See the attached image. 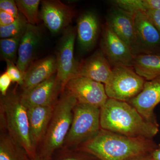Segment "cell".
<instances>
[{
    "label": "cell",
    "mask_w": 160,
    "mask_h": 160,
    "mask_svg": "<svg viewBox=\"0 0 160 160\" xmlns=\"http://www.w3.org/2000/svg\"><path fill=\"white\" fill-rule=\"evenodd\" d=\"M157 146L153 139L129 137L101 129L77 148L100 160H127L149 154Z\"/></svg>",
    "instance_id": "obj_1"
},
{
    "label": "cell",
    "mask_w": 160,
    "mask_h": 160,
    "mask_svg": "<svg viewBox=\"0 0 160 160\" xmlns=\"http://www.w3.org/2000/svg\"><path fill=\"white\" fill-rule=\"evenodd\" d=\"M101 129L125 136L151 139L158 134L159 125L146 121L127 102L108 98L101 108Z\"/></svg>",
    "instance_id": "obj_2"
},
{
    "label": "cell",
    "mask_w": 160,
    "mask_h": 160,
    "mask_svg": "<svg viewBox=\"0 0 160 160\" xmlns=\"http://www.w3.org/2000/svg\"><path fill=\"white\" fill-rule=\"evenodd\" d=\"M1 129L6 130L22 146L29 158L38 154L30 137L27 108L22 102L15 89L8 91L0 99Z\"/></svg>",
    "instance_id": "obj_3"
},
{
    "label": "cell",
    "mask_w": 160,
    "mask_h": 160,
    "mask_svg": "<svg viewBox=\"0 0 160 160\" xmlns=\"http://www.w3.org/2000/svg\"><path fill=\"white\" fill-rule=\"evenodd\" d=\"M77 103L75 98L66 90L60 95L38 152L45 160H50L56 151L62 148L71 127L73 109Z\"/></svg>",
    "instance_id": "obj_4"
},
{
    "label": "cell",
    "mask_w": 160,
    "mask_h": 160,
    "mask_svg": "<svg viewBox=\"0 0 160 160\" xmlns=\"http://www.w3.org/2000/svg\"><path fill=\"white\" fill-rule=\"evenodd\" d=\"M101 109L78 103L73 110L71 127L62 148H77L96 135L101 129Z\"/></svg>",
    "instance_id": "obj_5"
},
{
    "label": "cell",
    "mask_w": 160,
    "mask_h": 160,
    "mask_svg": "<svg viewBox=\"0 0 160 160\" xmlns=\"http://www.w3.org/2000/svg\"><path fill=\"white\" fill-rule=\"evenodd\" d=\"M146 80L131 67H113L110 78L105 85L109 98L129 102L142 90Z\"/></svg>",
    "instance_id": "obj_6"
},
{
    "label": "cell",
    "mask_w": 160,
    "mask_h": 160,
    "mask_svg": "<svg viewBox=\"0 0 160 160\" xmlns=\"http://www.w3.org/2000/svg\"><path fill=\"white\" fill-rule=\"evenodd\" d=\"M76 36V29L74 27H69L65 29L57 52V76L62 92L69 80L78 76L80 62L75 60L74 55Z\"/></svg>",
    "instance_id": "obj_7"
},
{
    "label": "cell",
    "mask_w": 160,
    "mask_h": 160,
    "mask_svg": "<svg viewBox=\"0 0 160 160\" xmlns=\"http://www.w3.org/2000/svg\"><path fill=\"white\" fill-rule=\"evenodd\" d=\"M64 90L74 97L78 103L100 109L109 98L104 84L83 77L78 76L69 80Z\"/></svg>",
    "instance_id": "obj_8"
},
{
    "label": "cell",
    "mask_w": 160,
    "mask_h": 160,
    "mask_svg": "<svg viewBox=\"0 0 160 160\" xmlns=\"http://www.w3.org/2000/svg\"><path fill=\"white\" fill-rule=\"evenodd\" d=\"M62 91L56 73L28 91L22 92L20 98L27 109L38 106H54Z\"/></svg>",
    "instance_id": "obj_9"
},
{
    "label": "cell",
    "mask_w": 160,
    "mask_h": 160,
    "mask_svg": "<svg viewBox=\"0 0 160 160\" xmlns=\"http://www.w3.org/2000/svg\"><path fill=\"white\" fill-rule=\"evenodd\" d=\"M101 51L113 67L132 68L134 54L125 42L106 25L101 42Z\"/></svg>",
    "instance_id": "obj_10"
},
{
    "label": "cell",
    "mask_w": 160,
    "mask_h": 160,
    "mask_svg": "<svg viewBox=\"0 0 160 160\" xmlns=\"http://www.w3.org/2000/svg\"><path fill=\"white\" fill-rule=\"evenodd\" d=\"M41 4L40 16L52 33H58L69 27L75 15L71 7L58 0H44Z\"/></svg>",
    "instance_id": "obj_11"
},
{
    "label": "cell",
    "mask_w": 160,
    "mask_h": 160,
    "mask_svg": "<svg viewBox=\"0 0 160 160\" xmlns=\"http://www.w3.org/2000/svg\"><path fill=\"white\" fill-rule=\"evenodd\" d=\"M135 14L114 6L111 9L106 25L125 42L134 55L139 53L134 22Z\"/></svg>",
    "instance_id": "obj_12"
},
{
    "label": "cell",
    "mask_w": 160,
    "mask_h": 160,
    "mask_svg": "<svg viewBox=\"0 0 160 160\" xmlns=\"http://www.w3.org/2000/svg\"><path fill=\"white\" fill-rule=\"evenodd\" d=\"M128 102L146 121L159 125L154 110L160 103V77L146 81L142 90Z\"/></svg>",
    "instance_id": "obj_13"
},
{
    "label": "cell",
    "mask_w": 160,
    "mask_h": 160,
    "mask_svg": "<svg viewBox=\"0 0 160 160\" xmlns=\"http://www.w3.org/2000/svg\"><path fill=\"white\" fill-rule=\"evenodd\" d=\"M134 22L139 53L160 52V32L146 12L135 14Z\"/></svg>",
    "instance_id": "obj_14"
},
{
    "label": "cell",
    "mask_w": 160,
    "mask_h": 160,
    "mask_svg": "<svg viewBox=\"0 0 160 160\" xmlns=\"http://www.w3.org/2000/svg\"><path fill=\"white\" fill-rule=\"evenodd\" d=\"M112 69L102 52L97 51L80 62L78 76L86 78L105 85L111 77Z\"/></svg>",
    "instance_id": "obj_15"
},
{
    "label": "cell",
    "mask_w": 160,
    "mask_h": 160,
    "mask_svg": "<svg viewBox=\"0 0 160 160\" xmlns=\"http://www.w3.org/2000/svg\"><path fill=\"white\" fill-rule=\"evenodd\" d=\"M57 71L56 58L53 56L32 62L24 76L22 92L28 91L52 76Z\"/></svg>",
    "instance_id": "obj_16"
},
{
    "label": "cell",
    "mask_w": 160,
    "mask_h": 160,
    "mask_svg": "<svg viewBox=\"0 0 160 160\" xmlns=\"http://www.w3.org/2000/svg\"><path fill=\"white\" fill-rule=\"evenodd\" d=\"M54 106H38L27 109L30 137L37 151L38 146L42 141L48 129Z\"/></svg>",
    "instance_id": "obj_17"
},
{
    "label": "cell",
    "mask_w": 160,
    "mask_h": 160,
    "mask_svg": "<svg viewBox=\"0 0 160 160\" xmlns=\"http://www.w3.org/2000/svg\"><path fill=\"white\" fill-rule=\"evenodd\" d=\"M38 26L28 24L26 32L20 41L16 65L24 76L33 62L35 52L41 38Z\"/></svg>",
    "instance_id": "obj_18"
},
{
    "label": "cell",
    "mask_w": 160,
    "mask_h": 160,
    "mask_svg": "<svg viewBox=\"0 0 160 160\" xmlns=\"http://www.w3.org/2000/svg\"><path fill=\"white\" fill-rule=\"evenodd\" d=\"M100 26L94 12H87L78 20L76 32L80 46L84 50H91L95 45L99 33Z\"/></svg>",
    "instance_id": "obj_19"
},
{
    "label": "cell",
    "mask_w": 160,
    "mask_h": 160,
    "mask_svg": "<svg viewBox=\"0 0 160 160\" xmlns=\"http://www.w3.org/2000/svg\"><path fill=\"white\" fill-rule=\"evenodd\" d=\"M132 68L146 81L160 77V52L135 55Z\"/></svg>",
    "instance_id": "obj_20"
},
{
    "label": "cell",
    "mask_w": 160,
    "mask_h": 160,
    "mask_svg": "<svg viewBox=\"0 0 160 160\" xmlns=\"http://www.w3.org/2000/svg\"><path fill=\"white\" fill-rule=\"evenodd\" d=\"M26 151L8 132L1 129L0 160H30Z\"/></svg>",
    "instance_id": "obj_21"
},
{
    "label": "cell",
    "mask_w": 160,
    "mask_h": 160,
    "mask_svg": "<svg viewBox=\"0 0 160 160\" xmlns=\"http://www.w3.org/2000/svg\"><path fill=\"white\" fill-rule=\"evenodd\" d=\"M17 6L20 13L26 18L29 24L37 26L39 19L38 8L40 0H16Z\"/></svg>",
    "instance_id": "obj_22"
},
{
    "label": "cell",
    "mask_w": 160,
    "mask_h": 160,
    "mask_svg": "<svg viewBox=\"0 0 160 160\" xmlns=\"http://www.w3.org/2000/svg\"><path fill=\"white\" fill-rule=\"evenodd\" d=\"M28 23L26 18L22 14L13 23L4 26H0L1 39L12 38H22L26 32Z\"/></svg>",
    "instance_id": "obj_23"
},
{
    "label": "cell",
    "mask_w": 160,
    "mask_h": 160,
    "mask_svg": "<svg viewBox=\"0 0 160 160\" xmlns=\"http://www.w3.org/2000/svg\"><path fill=\"white\" fill-rule=\"evenodd\" d=\"M21 38L17 37L1 39L0 40V49L2 59L5 62L10 61L16 65Z\"/></svg>",
    "instance_id": "obj_24"
},
{
    "label": "cell",
    "mask_w": 160,
    "mask_h": 160,
    "mask_svg": "<svg viewBox=\"0 0 160 160\" xmlns=\"http://www.w3.org/2000/svg\"><path fill=\"white\" fill-rule=\"evenodd\" d=\"M97 158L78 148H62L52 154L49 160H93Z\"/></svg>",
    "instance_id": "obj_25"
},
{
    "label": "cell",
    "mask_w": 160,
    "mask_h": 160,
    "mask_svg": "<svg viewBox=\"0 0 160 160\" xmlns=\"http://www.w3.org/2000/svg\"><path fill=\"white\" fill-rule=\"evenodd\" d=\"M111 2L114 6L129 13L135 14L138 12H146L142 0H115Z\"/></svg>",
    "instance_id": "obj_26"
},
{
    "label": "cell",
    "mask_w": 160,
    "mask_h": 160,
    "mask_svg": "<svg viewBox=\"0 0 160 160\" xmlns=\"http://www.w3.org/2000/svg\"><path fill=\"white\" fill-rule=\"evenodd\" d=\"M6 72L11 78L12 82L16 83L20 86H22L24 82V76L21 70L14 63L9 61H6Z\"/></svg>",
    "instance_id": "obj_27"
},
{
    "label": "cell",
    "mask_w": 160,
    "mask_h": 160,
    "mask_svg": "<svg viewBox=\"0 0 160 160\" xmlns=\"http://www.w3.org/2000/svg\"><path fill=\"white\" fill-rule=\"evenodd\" d=\"M0 10H2L10 13L16 18L21 14L18 9L15 1L13 0H1Z\"/></svg>",
    "instance_id": "obj_28"
},
{
    "label": "cell",
    "mask_w": 160,
    "mask_h": 160,
    "mask_svg": "<svg viewBox=\"0 0 160 160\" xmlns=\"http://www.w3.org/2000/svg\"><path fill=\"white\" fill-rule=\"evenodd\" d=\"M11 82V78L6 72L3 73L0 76V92L1 96H5L8 92V89Z\"/></svg>",
    "instance_id": "obj_29"
},
{
    "label": "cell",
    "mask_w": 160,
    "mask_h": 160,
    "mask_svg": "<svg viewBox=\"0 0 160 160\" xmlns=\"http://www.w3.org/2000/svg\"><path fill=\"white\" fill-rule=\"evenodd\" d=\"M147 16L160 32V10H149L146 12Z\"/></svg>",
    "instance_id": "obj_30"
},
{
    "label": "cell",
    "mask_w": 160,
    "mask_h": 160,
    "mask_svg": "<svg viewBox=\"0 0 160 160\" xmlns=\"http://www.w3.org/2000/svg\"><path fill=\"white\" fill-rule=\"evenodd\" d=\"M16 19L10 13L0 10V26H8L13 23Z\"/></svg>",
    "instance_id": "obj_31"
},
{
    "label": "cell",
    "mask_w": 160,
    "mask_h": 160,
    "mask_svg": "<svg viewBox=\"0 0 160 160\" xmlns=\"http://www.w3.org/2000/svg\"><path fill=\"white\" fill-rule=\"evenodd\" d=\"M142 2L146 12L149 10H160V0H142Z\"/></svg>",
    "instance_id": "obj_32"
},
{
    "label": "cell",
    "mask_w": 160,
    "mask_h": 160,
    "mask_svg": "<svg viewBox=\"0 0 160 160\" xmlns=\"http://www.w3.org/2000/svg\"><path fill=\"white\" fill-rule=\"evenodd\" d=\"M151 160H160V144L150 153Z\"/></svg>",
    "instance_id": "obj_33"
},
{
    "label": "cell",
    "mask_w": 160,
    "mask_h": 160,
    "mask_svg": "<svg viewBox=\"0 0 160 160\" xmlns=\"http://www.w3.org/2000/svg\"><path fill=\"white\" fill-rule=\"evenodd\" d=\"M127 160H151L150 157V153L147 154L139 156L132 158Z\"/></svg>",
    "instance_id": "obj_34"
},
{
    "label": "cell",
    "mask_w": 160,
    "mask_h": 160,
    "mask_svg": "<svg viewBox=\"0 0 160 160\" xmlns=\"http://www.w3.org/2000/svg\"><path fill=\"white\" fill-rule=\"evenodd\" d=\"M30 160H45L42 157L40 156L39 155L37 154L36 156L35 157L33 158L30 159Z\"/></svg>",
    "instance_id": "obj_35"
}]
</instances>
